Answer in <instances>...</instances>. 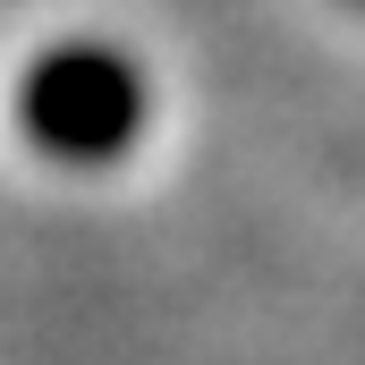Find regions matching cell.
I'll return each instance as SVG.
<instances>
[{"instance_id":"2","label":"cell","mask_w":365,"mask_h":365,"mask_svg":"<svg viewBox=\"0 0 365 365\" xmlns=\"http://www.w3.org/2000/svg\"><path fill=\"white\" fill-rule=\"evenodd\" d=\"M357 9H365V0H357Z\"/></svg>"},{"instance_id":"1","label":"cell","mask_w":365,"mask_h":365,"mask_svg":"<svg viewBox=\"0 0 365 365\" xmlns=\"http://www.w3.org/2000/svg\"><path fill=\"white\" fill-rule=\"evenodd\" d=\"M145 119H153L145 68L119 43H93V34L51 43L17 77V136L60 170H110L119 153H136Z\"/></svg>"}]
</instances>
